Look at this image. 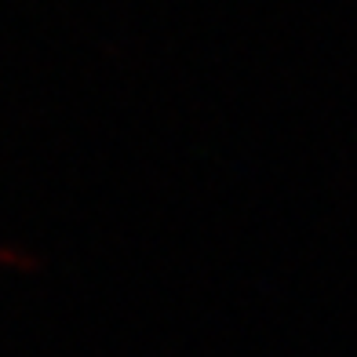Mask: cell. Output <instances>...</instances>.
Here are the masks:
<instances>
[{
    "instance_id": "cell-1",
    "label": "cell",
    "mask_w": 357,
    "mask_h": 357,
    "mask_svg": "<svg viewBox=\"0 0 357 357\" xmlns=\"http://www.w3.org/2000/svg\"><path fill=\"white\" fill-rule=\"evenodd\" d=\"M0 266L19 270V273H37L40 270V259L33 252L19 248V245H0Z\"/></svg>"
}]
</instances>
